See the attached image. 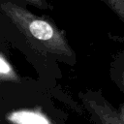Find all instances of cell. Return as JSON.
Segmentation results:
<instances>
[{"label":"cell","instance_id":"6","mask_svg":"<svg viewBox=\"0 0 124 124\" xmlns=\"http://www.w3.org/2000/svg\"><path fill=\"white\" fill-rule=\"evenodd\" d=\"M117 111H118V114H119L120 118H121V119H122V121L124 122V103L122 104V106L120 107L119 110H117Z\"/></svg>","mask_w":124,"mask_h":124},{"label":"cell","instance_id":"3","mask_svg":"<svg viewBox=\"0 0 124 124\" xmlns=\"http://www.w3.org/2000/svg\"><path fill=\"white\" fill-rule=\"evenodd\" d=\"M19 79L20 78L13 65L2 53H0V81L18 82Z\"/></svg>","mask_w":124,"mask_h":124},{"label":"cell","instance_id":"4","mask_svg":"<svg viewBox=\"0 0 124 124\" xmlns=\"http://www.w3.org/2000/svg\"><path fill=\"white\" fill-rule=\"evenodd\" d=\"M124 22V0H103Z\"/></svg>","mask_w":124,"mask_h":124},{"label":"cell","instance_id":"7","mask_svg":"<svg viewBox=\"0 0 124 124\" xmlns=\"http://www.w3.org/2000/svg\"><path fill=\"white\" fill-rule=\"evenodd\" d=\"M120 84H121V87H122V89L124 91V72L122 73L121 78H120Z\"/></svg>","mask_w":124,"mask_h":124},{"label":"cell","instance_id":"5","mask_svg":"<svg viewBox=\"0 0 124 124\" xmlns=\"http://www.w3.org/2000/svg\"><path fill=\"white\" fill-rule=\"evenodd\" d=\"M24 2H27L31 5H34L40 9H46L48 8V4L46 2V0H22Z\"/></svg>","mask_w":124,"mask_h":124},{"label":"cell","instance_id":"2","mask_svg":"<svg viewBox=\"0 0 124 124\" xmlns=\"http://www.w3.org/2000/svg\"><path fill=\"white\" fill-rule=\"evenodd\" d=\"M80 99L96 124H124L118 111L98 92L87 91Z\"/></svg>","mask_w":124,"mask_h":124},{"label":"cell","instance_id":"1","mask_svg":"<svg viewBox=\"0 0 124 124\" xmlns=\"http://www.w3.org/2000/svg\"><path fill=\"white\" fill-rule=\"evenodd\" d=\"M0 10L36 50L61 57H72L74 55L63 33L51 22L37 16L13 2L2 3Z\"/></svg>","mask_w":124,"mask_h":124}]
</instances>
